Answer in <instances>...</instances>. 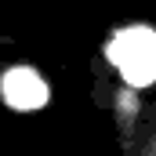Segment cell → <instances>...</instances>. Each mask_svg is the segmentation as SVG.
Returning <instances> with one entry per match:
<instances>
[{
	"instance_id": "1",
	"label": "cell",
	"mask_w": 156,
	"mask_h": 156,
	"mask_svg": "<svg viewBox=\"0 0 156 156\" xmlns=\"http://www.w3.org/2000/svg\"><path fill=\"white\" fill-rule=\"evenodd\" d=\"M109 58L116 66L127 83L145 87L156 80V33L145 26L123 29L113 44H109Z\"/></svg>"
},
{
	"instance_id": "2",
	"label": "cell",
	"mask_w": 156,
	"mask_h": 156,
	"mask_svg": "<svg viewBox=\"0 0 156 156\" xmlns=\"http://www.w3.org/2000/svg\"><path fill=\"white\" fill-rule=\"evenodd\" d=\"M4 98L15 109H40L47 102V83L33 69H11L4 76Z\"/></svg>"
}]
</instances>
